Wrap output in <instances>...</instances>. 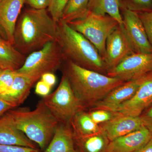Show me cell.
Wrapping results in <instances>:
<instances>
[{
	"label": "cell",
	"instance_id": "38",
	"mask_svg": "<svg viewBox=\"0 0 152 152\" xmlns=\"http://www.w3.org/2000/svg\"><path fill=\"white\" fill-rule=\"evenodd\" d=\"M3 0H0V2H1V1H2Z\"/></svg>",
	"mask_w": 152,
	"mask_h": 152
},
{
	"label": "cell",
	"instance_id": "5",
	"mask_svg": "<svg viewBox=\"0 0 152 152\" xmlns=\"http://www.w3.org/2000/svg\"><path fill=\"white\" fill-rule=\"evenodd\" d=\"M64 61L59 45L57 40L53 41L28 55L23 65L15 71L35 83L44 74L54 73L61 69Z\"/></svg>",
	"mask_w": 152,
	"mask_h": 152
},
{
	"label": "cell",
	"instance_id": "35",
	"mask_svg": "<svg viewBox=\"0 0 152 152\" xmlns=\"http://www.w3.org/2000/svg\"><path fill=\"white\" fill-rule=\"evenodd\" d=\"M134 152H152V138L145 145Z\"/></svg>",
	"mask_w": 152,
	"mask_h": 152
},
{
	"label": "cell",
	"instance_id": "15",
	"mask_svg": "<svg viewBox=\"0 0 152 152\" xmlns=\"http://www.w3.org/2000/svg\"><path fill=\"white\" fill-rule=\"evenodd\" d=\"M25 0H3L0 2V26L7 40L14 46V33Z\"/></svg>",
	"mask_w": 152,
	"mask_h": 152
},
{
	"label": "cell",
	"instance_id": "28",
	"mask_svg": "<svg viewBox=\"0 0 152 152\" xmlns=\"http://www.w3.org/2000/svg\"><path fill=\"white\" fill-rule=\"evenodd\" d=\"M0 152H41L37 148L0 144Z\"/></svg>",
	"mask_w": 152,
	"mask_h": 152
},
{
	"label": "cell",
	"instance_id": "3",
	"mask_svg": "<svg viewBox=\"0 0 152 152\" xmlns=\"http://www.w3.org/2000/svg\"><path fill=\"white\" fill-rule=\"evenodd\" d=\"M7 113L16 127L42 150L50 143L60 124L42 99L34 110L16 107Z\"/></svg>",
	"mask_w": 152,
	"mask_h": 152
},
{
	"label": "cell",
	"instance_id": "10",
	"mask_svg": "<svg viewBox=\"0 0 152 152\" xmlns=\"http://www.w3.org/2000/svg\"><path fill=\"white\" fill-rule=\"evenodd\" d=\"M123 26L136 53H152L145 30L137 13L130 9H124Z\"/></svg>",
	"mask_w": 152,
	"mask_h": 152
},
{
	"label": "cell",
	"instance_id": "6",
	"mask_svg": "<svg viewBox=\"0 0 152 152\" xmlns=\"http://www.w3.org/2000/svg\"><path fill=\"white\" fill-rule=\"evenodd\" d=\"M67 23L88 40L103 60L107 39L119 25L115 19L108 15H97L88 11L82 18Z\"/></svg>",
	"mask_w": 152,
	"mask_h": 152
},
{
	"label": "cell",
	"instance_id": "18",
	"mask_svg": "<svg viewBox=\"0 0 152 152\" xmlns=\"http://www.w3.org/2000/svg\"><path fill=\"white\" fill-rule=\"evenodd\" d=\"M34 83L29 78L16 72L13 83L10 88L5 94L1 95L17 107L26 99Z\"/></svg>",
	"mask_w": 152,
	"mask_h": 152
},
{
	"label": "cell",
	"instance_id": "17",
	"mask_svg": "<svg viewBox=\"0 0 152 152\" xmlns=\"http://www.w3.org/2000/svg\"><path fill=\"white\" fill-rule=\"evenodd\" d=\"M44 152H80L70 124L60 123Z\"/></svg>",
	"mask_w": 152,
	"mask_h": 152
},
{
	"label": "cell",
	"instance_id": "33",
	"mask_svg": "<svg viewBox=\"0 0 152 152\" xmlns=\"http://www.w3.org/2000/svg\"><path fill=\"white\" fill-rule=\"evenodd\" d=\"M41 80L51 87L56 84V76L52 73L44 74L41 77Z\"/></svg>",
	"mask_w": 152,
	"mask_h": 152
},
{
	"label": "cell",
	"instance_id": "13",
	"mask_svg": "<svg viewBox=\"0 0 152 152\" xmlns=\"http://www.w3.org/2000/svg\"><path fill=\"white\" fill-rule=\"evenodd\" d=\"M152 138L143 126L137 130L110 142L107 152H134L146 145Z\"/></svg>",
	"mask_w": 152,
	"mask_h": 152
},
{
	"label": "cell",
	"instance_id": "19",
	"mask_svg": "<svg viewBox=\"0 0 152 152\" xmlns=\"http://www.w3.org/2000/svg\"><path fill=\"white\" fill-rule=\"evenodd\" d=\"M26 58V55L0 36V68L2 69L16 71L23 65Z\"/></svg>",
	"mask_w": 152,
	"mask_h": 152
},
{
	"label": "cell",
	"instance_id": "39",
	"mask_svg": "<svg viewBox=\"0 0 152 152\" xmlns=\"http://www.w3.org/2000/svg\"><path fill=\"white\" fill-rule=\"evenodd\" d=\"M50 1H51V0H50Z\"/></svg>",
	"mask_w": 152,
	"mask_h": 152
},
{
	"label": "cell",
	"instance_id": "30",
	"mask_svg": "<svg viewBox=\"0 0 152 152\" xmlns=\"http://www.w3.org/2000/svg\"><path fill=\"white\" fill-rule=\"evenodd\" d=\"M25 1L31 8L39 10L48 9L50 0H25Z\"/></svg>",
	"mask_w": 152,
	"mask_h": 152
},
{
	"label": "cell",
	"instance_id": "37",
	"mask_svg": "<svg viewBox=\"0 0 152 152\" xmlns=\"http://www.w3.org/2000/svg\"><path fill=\"white\" fill-rule=\"evenodd\" d=\"M2 70H2V69H1V68H0V73H1V72H2Z\"/></svg>",
	"mask_w": 152,
	"mask_h": 152
},
{
	"label": "cell",
	"instance_id": "12",
	"mask_svg": "<svg viewBox=\"0 0 152 152\" xmlns=\"http://www.w3.org/2000/svg\"><path fill=\"white\" fill-rule=\"evenodd\" d=\"M146 76L137 80L126 82L115 88L103 99L95 104L91 110L101 109L116 112L121 104L135 94Z\"/></svg>",
	"mask_w": 152,
	"mask_h": 152
},
{
	"label": "cell",
	"instance_id": "4",
	"mask_svg": "<svg viewBox=\"0 0 152 152\" xmlns=\"http://www.w3.org/2000/svg\"><path fill=\"white\" fill-rule=\"evenodd\" d=\"M57 41L64 60L106 75L108 69L105 64L94 45L61 20L58 23Z\"/></svg>",
	"mask_w": 152,
	"mask_h": 152
},
{
	"label": "cell",
	"instance_id": "20",
	"mask_svg": "<svg viewBox=\"0 0 152 152\" xmlns=\"http://www.w3.org/2000/svg\"><path fill=\"white\" fill-rule=\"evenodd\" d=\"M74 137L80 152H107L110 142L102 131L90 135H74Z\"/></svg>",
	"mask_w": 152,
	"mask_h": 152
},
{
	"label": "cell",
	"instance_id": "34",
	"mask_svg": "<svg viewBox=\"0 0 152 152\" xmlns=\"http://www.w3.org/2000/svg\"><path fill=\"white\" fill-rule=\"evenodd\" d=\"M135 4L142 9L149 8L152 6V0H131Z\"/></svg>",
	"mask_w": 152,
	"mask_h": 152
},
{
	"label": "cell",
	"instance_id": "8",
	"mask_svg": "<svg viewBox=\"0 0 152 152\" xmlns=\"http://www.w3.org/2000/svg\"><path fill=\"white\" fill-rule=\"evenodd\" d=\"M152 73V53H134L128 56L106 75L125 81L140 78Z\"/></svg>",
	"mask_w": 152,
	"mask_h": 152
},
{
	"label": "cell",
	"instance_id": "24",
	"mask_svg": "<svg viewBox=\"0 0 152 152\" xmlns=\"http://www.w3.org/2000/svg\"><path fill=\"white\" fill-rule=\"evenodd\" d=\"M88 113L94 122L99 125L107 122L121 114L118 112L110 111L101 109L91 110Z\"/></svg>",
	"mask_w": 152,
	"mask_h": 152
},
{
	"label": "cell",
	"instance_id": "22",
	"mask_svg": "<svg viewBox=\"0 0 152 152\" xmlns=\"http://www.w3.org/2000/svg\"><path fill=\"white\" fill-rule=\"evenodd\" d=\"M119 0H90L88 11L97 15H108L123 25L122 16L120 12Z\"/></svg>",
	"mask_w": 152,
	"mask_h": 152
},
{
	"label": "cell",
	"instance_id": "7",
	"mask_svg": "<svg viewBox=\"0 0 152 152\" xmlns=\"http://www.w3.org/2000/svg\"><path fill=\"white\" fill-rule=\"evenodd\" d=\"M42 100L61 124H70L71 120L78 112L86 109L76 97L68 79L64 74L56 91L43 97Z\"/></svg>",
	"mask_w": 152,
	"mask_h": 152
},
{
	"label": "cell",
	"instance_id": "21",
	"mask_svg": "<svg viewBox=\"0 0 152 152\" xmlns=\"http://www.w3.org/2000/svg\"><path fill=\"white\" fill-rule=\"evenodd\" d=\"M70 125L75 136L90 135L102 131L100 125L94 122L88 112L85 110L78 112L71 120Z\"/></svg>",
	"mask_w": 152,
	"mask_h": 152
},
{
	"label": "cell",
	"instance_id": "11",
	"mask_svg": "<svg viewBox=\"0 0 152 152\" xmlns=\"http://www.w3.org/2000/svg\"><path fill=\"white\" fill-rule=\"evenodd\" d=\"M152 105V73L146 76L135 94L121 104L117 111L125 115L139 117Z\"/></svg>",
	"mask_w": 152,
	"mask_h": 152
},
{
	"label": "cell",
	"instance_id": "1",
	"mask_svg": "<svg viewBox=\"0 0 152 152\" xmlns=\"http://www.w3.org/2000/svg\"><path fill=\"white\" fill-rule=\"evenodd\" d=\"M58 23L47 9L30 8L20 15L14 33V46L24 55H29L57 40Z\"/></svg>",
	"mask_w": 152,
	"mask_h": 152
},
{
	"label": "cell",
	"instance_id": "29",
	"mask_svg": "<svg viewBox=\"0 0 152 152\" xmlns=\"http://www.w3.org/2000/svg\"><path fill=\"white\" fill-rule=\"evenodd\" d=\"M140 117L143 126L148 130L152 135V105L144 111Z\"/></svg>",
	"mask_w": 152,
	"mask_h": 152
},
{
	"label": "cell",
	"instance_id": "27",
	"mask_svg": "<svg viewBox=\"0 0 152 152\" xmlns=\"http://www.w3.org/2000/svg\"><path fill=\"white\" fill-rule=\"evenodd\" d=\"M152 46V11H146L138 13Z\"/></svg>",
	"mask_w": 152,
	"mask_h": 152
},
{
	"label": "cell",
	"instance_id": "32",
	"mask_svg": "<svg viewBox=\"0 0 152 152\" xmlns=\"http://www.w3.org/2000/svg\"><path fill=\"white\" fill-rule=\"evenodd\" d=\"M15 108L16 107L13 104L6 100L0 95V117L2 116L10 110Z\"/></svg>",
	"mask_w": 152,
	"mask_h": 152
},
{
	"label": "cell",
	"instance_id": "9",
	"mask_svg": "<svg viewBox=\"0 0 152 152\" xmlns=\"http://www.w3.org/2000/svg\"><path fill=\"white\" fill-rule=\"evenodd\" d=\"M134 53H136L123 25H119L110 34L106 42L104 61L108 70Z\"/></svg>",
	"mask_w": 152,
	"mask_h": 152
},
{
	"label": "cell",
	"instance_id": "31",
	"mask_svg": "<svg viewBox=\"0 0 152 152\" xmlns=\"http://www.w3.org/2000/svg\"><path fill=\"white\" fill-rule=\"evenodd\" d=\"M51 88V87L41 80L37 84L35 91L37 94L45 97L49 94Z\"/></svg>",
	"mask_w": 152,
	"mask_h": 152
},
{
	"label": "cell",
	"instance_id": "14",
	"mask_svg": "<svg viewBox=\"0 0 152 152\" xmlns=\"http://www.w3.org/2000/svg\"><path fill=\"white\" fill-rule=\"evenodd\" d=\"M99 125L110 141L137 130L143 126L140 116L121 114L113 119Z\"/></svg>",
	"mask_w": 152,
	"mask_h": 152
},
{
	"label": "cell",
	"instance_id": "2",
	"mask_svg": "<svg viewBox=\"0 0 152 152\" xmlns=\"http://www.w3.org/2000/svg\"><path fill=\"white\" fill-rule=\"evenodd\" d=\"M60 69L85 108L92 107L112 90L126 82L82 67L68 60L64 61Z\"/></svg>",
	"mask_w": 152,
	"mask_h": 152
},
{
	"label": "cell",
	"instance_id": "26",
	"mask_svg": "<svg viewBox=\"0 0 152 152\" xmlns=\"http://www.w3.org/2000/svg\"><path fill=\"white\" fill-rule=\"evenodd\" d=\"M16 75L15 71L3 70L0 73V95L5 94L10 88Z\"/></svg>",
	"mask_w": 152,
	"mask_h": 152
},
{
	"label": "cell",
	"instance_id": "25",
	"mask_svg": "<svg viewBox=\"0 0 152 152\" xmlns=\"http://www.w3.org/2000/svg\"><path fill=\"white\" fill-rule=\"evenodd\" d=\"M69 0H51L47 10L55 22L61 19L63 12Z\"/></svg>",
	"mask_w": 152,
	"mask_h": 152
},
{
	"label": "cell",
	"instance_id": "16",
	"mask_svg": "<svg viewBox=\"0 0 152 152\" xmlns=\"http://www.w3.org/2000/svg\"><path fill=\"white\" fill-rule=\"evenodd\" d=\"M0 144L37 148L36 144L16 127L7 113L0 117Z\"/></svg>",
	"mask_w": 152,
	"mask_h": 152
},
{
	"label": "cell",
	"instance_id": "23",
	"mask_svg": "<svg viewBox=\"0 0 152 152\" xmlns=\"http://www.w3.org/2000/svg\"><path fill=\"white\" fill-rule=\"evenodd\" d=\"M90 0H69L63 12L61 20L68 23L82 18L88 11Z\"/></svg>",
	"mask_w": 152,
	"mask_h": 152
},
{
	"label": "cell",
	"instance_id": "36",
	"mask_svg": "<svg viewBox=\"0 0 152 152\" xmlns=\"http://www.w3.org/2000/svg\"><path fill=\"white\" fill-rule=\"evenodd\" d=\"M0 36H1V37L2 36V37L3 38H4V39H7V37L6 33L1 26H0Z\"/></svg>",
	"mask_w": 152,
	"mask_h": 152
}]
</instances>
